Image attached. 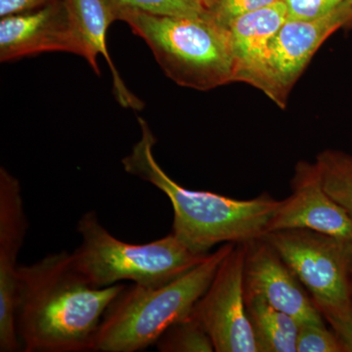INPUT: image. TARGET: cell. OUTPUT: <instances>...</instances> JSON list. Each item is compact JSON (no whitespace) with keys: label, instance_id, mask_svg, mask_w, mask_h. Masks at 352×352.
Wrapping results in <instances>:
<instances>
[{"label":"cell","instance_id":"obj_7","mask_svg":"<svg viewBox=\"0 0 352 352\" xmlns=\"http://www.w3.org/2000/svg\"><path fill=\"white\" fill-rule=\"evenodd\" d=\"M245 243L234 245L191 315L201 322L217 352H258L244 293Z\"/></svg>","mask_w":352,"mask_h":352},{"label":"cell","instance_id":"obj_18","mask_svg":"<svg viewBox=\"0 0 352 352\" xmlns=\"http://www.w3.org/2000/svg\"><path fill=\"white\" fill-rule=\"evenodd\" d=\"M117 14L122 11H140L156 15L208 17L204 0H105Z\"/></svg>","mask_w":352,"mask_h":352},{"label":"cell","instance_id":"obj_19","mask_svg":"<svg viewBox=\"0 0 352 352\" xmlns=\"http://www.w3.org/2000/svg\"><path fill=\"white\" fill-rule=\"evenodd\" d=\"M296 352H344V349L325 324L305 323L298 327Z\"/></svg>","mask_w":352,"mask_h":352},{"label":"cell","instance_id":"obj_11","mask_svg":"<svg viewBox=\"0 0 352 352\" xmlns=\"http://www.w3.org/2000/svg\"><path fill=\"white\" fill-rule=\"evenodd\" d=\"M291 189V195L281 200L270 219L266 233L308 229L352 242V219L324 190L315 163L296 164Z\"/></svg>","mask_w":352,"mask_h":352},{"label":"cell","instance_id":"obj_6","mask_svg":"<svg viewBox=\"0 0 352 352\" xmlns=\"http://www.w3.org/2000/svg\"><path fill=\"white\" fill-rule=\"evenodd\" d=\"M295 272L331 327L346 316L352 302L351 243L308 229L263 235Z\"/></svg>","mask_w":352,"mask_h":352},{"label":"cell","instance_id":"obj_10","mask_svg":"<svg viewBox=\"0 0 352 352\" xmlns=\"http://www.w3.org/2000/svg\"><path fill=\"white\" fill-rule=\"evenodd\" d=\"M245 296L263 298L298 323L325 324L307 289L265 238L245 243Z\"/></svg>","mask_w":352,"mask_h":352},{"label":"cell","instance_id":"obj_24","mask_svg":"<svg viewBox=\"0 0 352 352\" xmlns=\"http://www.w3.org/2000/svg\"><path fill=\"white\" fill-rule=\"evenodd\" d=\"M351 282H352V242L351 243Z\"/></svg>","mask_w":352,"mask_h":352},{"label":"cell","instance_id":"obj_16","mask_svg":"<svg viewBox=\"0 0 352 352\" xmlns=\"http://www.w3.org/2000/svg\"><path fill=\"white\" fill-rule=\"evenodd\" d=\"M322 186L352 219V155L324 150L315 160Z\"/></svg>","mask_w":352,"mask_h":352},{"label":"cell","instance_id":"obj_14","mask_svg":"<svg viewBox=\"0 0 352 352\" xmlns=\"http://www.w3.org/2000/svg\"><path fill=\"white\" fill-rule=\"evenodd\" d=\"M65 2L89 52L88 65L97 76H100L97 58L102 55L112 74L113 94L116 100L122 107L142 110L144 102L126 87L109 54L107 31L110 25L117 21L113 9L105 0H65Z\"/></svg>","mask_w":352,"mask_h":352},{"label":"cell","instance_id":"obj_22","mask_svg":"<svg viewBox=\"0 0 352 352\" xmlns=\"http://www.w3.org/2000/svg\"><path fill=\"white\" fill-rule=\"evenodd\" d=\"M54 0H0V18L34 10Z\"/></svg>","mask_w":352,"mask_h":352},{"label":"cell","instance_id":"obj_13","mask_svg":"<svg viewBox=\"0 0 352 352\" xmlns=\"http://www.w3.org/2000/svg\"><path fill=\"white\" fill-rule=\"evenodd\" d=\"M288 20L282 0L245 14L228 25L235 74L234 82H245L261 90L270 46Z\"/></svg>","mask_w":352,"mask_h":352},{"label":"cell","instance_id":"obj_23","mask_svg":"<svg viewBox=\"0 0 352 352\" xmlns=\"http://www.w3.org/2000/svg\"><path fill=\"white\" fill-rule=\"evenodd\" d=\"M331 328L339 338L344 352H352V302L346 316Z\"/></svg>","mask_w":352,"mask_h":352},{"label":"cell","instance_id":"obj_12","mask_svg":"<svg viewBox=\"0 0 352 352\" xmlns=\"http://www.w3.org/2000/svg\"><path fill=\"white\" fill-rule=\"evenodd\" d=\"M28 231L19 180L0 168V351L21 349L15 322L18 256Z\"/></svg>","mask_w":352,"mask_h":352},{"label":"cell","instance_id":"obj_20","mask_svg":"<svg viewBox=\"0 0 352 352\" xmlns=\"http://www.w3.org/2000/svg\"><path fill=\"white\" fill-rule=\"evenodd\" d=\"M279 0H204L207 15L223 27L245 14L270 6Z\"/></svg>","mask_w":352,"mask_h":352},{"label":"cell","instance_id":"obj_8","mask_svg":"<svg viewBox=\"0 0 352 352\" xmlns=\"http://www.w3.org/2000/svg\"><path fill=\"white\" fill-rule=\"evenodd\" d=\"M342 28H352V9L344 4L320 19L287 20L271 43L261 91L280 108L315 53L329 36Z\"/></svg>","mask_w":352,"mask_h":352},{"label":"cell","instance_id":"obj_1","mask_svg":"<svg viewBox=\"0 0 352 352\" xmlns=\"http://www.w3.org/2000/svg\"><path fill=\"white\" fill-rule=\"evenodd\" d=\"M126 286H90L67 252L19 266L15 322L21 349L94 351L104 314Z\"/></svg>","mask_w":352,"mask_h":352},{"label":"cell","instance_id":"obj_25","mask_svg":"<svg viewBox=\"0 0 352 352\" xmlns=\"http://www.w3.org/2000/svg\"><path fill=\"white\" fill-rule=\"evenodd\" d=\"M344 2H346V3L349 4V6L351 7V9H352V0H344Z\"/></svg>","mask_w":352,"mask_h":352},{"label":"cell","instance_id":"obj_9","mask_svg":"<svg viewBox=\"0 0 352 352\" xmlns=\"http://www.w3.org/2000/svg\"><path fill=\"white\" fill-rule=\"evenodd\" d=\"M46 52L72 53L89 62V52L65 0L0 19L2 63Z\"/></svg>","mask_w":352,"mask_h":352},{"label":"cell","instance_id":"obj_15","mask_svg":"<svg viewBox=\"0 0 352 352\" xmlns=\"http://www.w3.org/2000/svg\"><path fill=\"white\" fill-rule=\"evenodd\" d=\"M245 302L258 352H296V319L258 296H245Z\"/></svg>","mask_w":352,"mask_h":352},{"label":"cell","instance_id":"obj_3","mask_svg":"<svg viewBox=\"0 0 352 352\" xmlns=\"http://www.w3.org/2000/svg\"><path fill=\"white\" fill-rule=\"evenodd\" d=\"M234 245H222L195 268L164 286H126L104 314L94 351L136 352L156 344L166 329L191 315Z\"/></svg>","mask_w":352,"mask_h":352},{"label":"cell","instance_id":"obj_2","mask_svg":"<svg viewBox=\"0 0 352 352\" xmlns=\"http://www.w3.org/2000/svg\"><path fill=\"white\" fill-rule=\"evenodd\" d=\"M140 140L122 160L124 170L154 185L173 208V233L191 251L208 254L214 245L247 243L263 237L281 200L263 193L238 200L208 191L184 188L164 173L154 156L156 138L138 118Z\"/></svg>","mask_w":352,"mask_h":352},{"label":"cell","instance_id":"obj_21","mask_svg":"<svg viewBox=\"0 0 352 352\" xmlns=\"http://www.w3.org/2000/svg\"><path fill=\"white\" fill-rule=\"evenodd\" d=\"M286 6L288 20L320 19L346 4L344 0H282Z\"/></svg>","mask_w":352,"mask_h":352},{"label":"cell","instance_id":"obj_4","mask_svg":"<svg viewBox=\"0 0 352 352\" xmlns=\"http://www.w3.org/2000/svg\"><path fill=\"white\" fill-rule=\"evenodd\" d=\"M117 20L148 44L166 76L180 87L208 91L234 82L230 32L210 18L126 10Z\"/></svg>","mask_w":352,"mask_h":352},{"label":"cell","instance_id":"obj_5","mask_svg":"<svg viewBox=\"0 0 352 352\" xmlns=\"http://www.w3.org/2000/svg\"><path fill=\"white\" fill-rule=\"evenodd\" d=\"M82 243L72 254L76 270L94 288L120 281L160 287L183 276L203 263L208 254L194 252L171 232L147 244H129L109 232L95 212L78 220Z\"/></svg>","mask_w":352,"mask_h":352},{"label":"cell","instance_id":"obj_17","mask_svg":"<svg viewBox=\"0 0 352 352\" xmlns=\"http://www.w3.org/2000/svg\"><path fill=\"white\" fill-rule=\"evenodd\" d=\"M155 344L161 352L215 351L207 330L192 315L166 329Z\"/></svg>","mask_w":352,"mask_h":352}]
</instances>
